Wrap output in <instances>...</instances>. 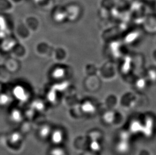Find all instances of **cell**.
<instances>
[{"mask_svg": "<svg viewBox=\"0 0 156 155\" xmlns=\"http://www.w3.org/2000/svg\"><path fill=\"white\" fill-rule=\"evenodd\" d=\"M35 1H40V0H35Z\"/></svg>", "mask_w": 156, "mask_h": 155, "instance_id": "obj_2", "label": "cell"}, {"mask_svg": "<svg viewBox=\"0 0 156 155\" xmlns=\"http://www.w3.org/2000/svg\"><path fill=\"white\" fill-rule=\"evenodd\" d=\"M55 137H56V138H54V139L55 141H56V142H59V141H60L62 139L60 133H57L55 134L54 136V138Z\"/></svg>", "mask_w": 156, "mask_h": 155, "instance_id": "obj_1", "label": "cell"}]
</instances>
